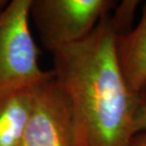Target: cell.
Segmentation results:
<instances>
[{
  "instance_id": "5b68a950",
  "label": "cell",
  "mask_w": 146,
  "mask_h": 146,
  "mask_svg": "<svg viewBox=\"0 0 146 146\" xmlns=\"http://www.w3.org/2000/svg\"><path fill=\"white\" fill-rule=\"evenodd\" d=\"M0 84V146H19L37 90L46 78Z\"/></svg>"
},
{
  "instance_id": "277c9868",
  "label": "cell",
  "mask_w": 146,
  "mask_h": 146,
  "mask_svg": "<svg viewBox=\"0 0 146 146\" xmlns=\"http://www.w3.org/2000/svg\"><path fill=\"white\" fill-rule=\"evenodd\" d=\"M19 146H73L70 104L53 70L40 84Z\"/></svg>"
},
{
  "instance_id": "8992f818",
  "label": "cell",
  "mask_w": 146,
  "mask_h": 146,
  "mask_svg": "<svg viewBox=\"0 0 146 146\" xmlns=\"http://www.w3.org/2000/svg\"><path fill=\"white\" fill-rule=\"evenodd\" d=\"M116 55L128 88L138 95L146 84V3L138 25L117 34Z\"/></svg>"
},
{
  "instance_id": "3957f363",
  "label": "cell",
  "mask_w": 146,
  "mask_h": 146,
  "mask_svg": "<svg viewBox=\"0 0 146 146\" xmlns=\"http://www.w3.org/2000/svg\"><path fill=\"white\" fill-rule=\"evenodd\" d=\"M31 0H13L0 11V84L30 81L46 74L29 26Z\"/></svg>"
},
{
  "instance_id": "7a4b0ae2",
  "label": "cell",
  "mask_w": 146,
  "mask_h": 146,
  "mask_svg": "<svg viewBox=\"0 0 146 146\" xmlns=\"http://www.w3.org/2000/svg\"><path fill=\"white\" fill-rule=\"evenodd\" d=\"M116 6L114 0H31L30 15L52 53L86 38Z\"/></svg>"
},
{
  "instance_id": "9c48e42d",
  "label": "cell",
  "mask_w": 146,
  "mask_h": 146,
  "mask_svg": "<svg viewBox=\"0 0 146 146\" xmlns=\"http://www.w3.org/2000/svg\"><path fill=\"white\" fill-rule=\"evenodd\" d=\"M8 1H6V0H0V11H1L3 9H4L6 6L8 5Z\"/></svg>"
},
{
  "instance_id": "ba28073f",
  "label": "cell",
  "mask_w": 146,
  "mask_h": 146,
  "mask_svg": "<svg viewBox=\"0 0 146 146\" xmlns=\"http://www.w3.org/2000/svg\"><path fill=\"white\" fill-rule=\"evenodd\" d=\"M130 146H146V132L136 134L131 141Z\"/></svg>"
},
{
  "instance_id": "6da1fadb",
  "label": "cell",
  "mask_w": 146,
  "mask_h": 146,
  "mask_svg": "<svg viewBox=\"0 0 146 146\" xmlns=\"http://www.w3.org/2000/svg\"><path fill=\"white\" fill-rule=\"evenodd\" d=\"M117 34L108 13L86 38L51 53L70 104L73 146H130L135 136L138 95L119 68Z\"/></svg>"
},
{
  "instance_id": "52a82bcc",
  "label": "cell",
  "mask_w": 146,
  "mask_h": 146,
  "mask_svg": "<svg viewBox=\"0 0 146 146\" xmlns=\"http://www.w3.org/2000/svg\"><path fill=\"white\" fill-rule=\"evenodd\" d=\"M133 126L135 135L141 132H146V84L138 93Z\"/></svg>"
}]
</instances>
